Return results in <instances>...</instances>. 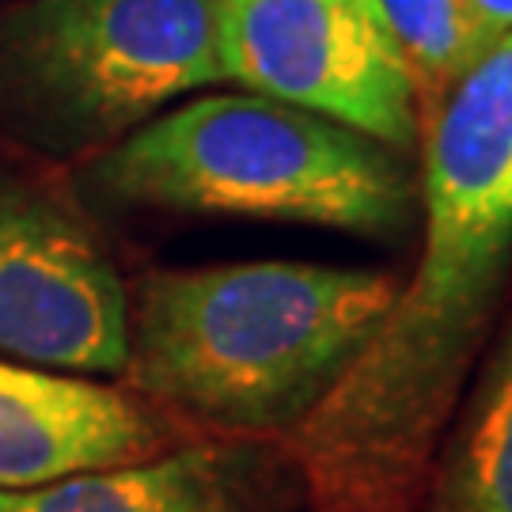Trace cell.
I'll return each mask as SVG.
<instances>
[{"label":"cell","instance_id":"6","mask_svg":"<svg viewBox=\"0 0 512 512\" xmlns=\"http://www.w3.org/2000/svg\"><path fill=\"white\" fill-rule=\"evenodd\" d=\"M224 80L406 152L421 107L376 0H217Z\"/></svg>","mask_w":512,"mask_h":512},{"label":"cell","instance_id":"9","mask_svg":"<svg viewBox=\"0 0 512 512\" xmlns=\"http://www.w3.org/2000/svg\"><path fill=\"white\" fill-rule=\"evenodd\" d=\"M437 471V512H512V315Z\"/></svg>","mask_w":512,"mask_h":512},{"label":"cell","instance_id":"7","mask_svg":"<svg viewBox=\"0 0 512 512\" xmlns=\"http://www.w3.org/2000/svg\"><path fill=\"white\" fill-rule=\"evenodd\" d=\"M183 440L186 421L133 387L0 357V490L126 467Z\"/></svg>","mask_w":512,"mask_h":512},{"label":"cell","instance_id":"8","mask_svg":"<svg viewBox=\"0 0 512 512\" xmlns=\"http://www.w3.org/2000/svg\"><path fill=\"white\" fill-rule=\"evenodd\" d=\"M300 478L281 452L239 440H183L160 456L38 490H0V512H289Z\"/></svg>","mask_w":512,"mask_h":512},{"label":"cell","instance_id":"4","mask_svg":"<svg viewBox=\"0 0 512 512\" xmlns=\"http://www.w3.org/2000/svg\"><path fill=\"white\" fill-rule=\"evenodd\" d=\"M224 84L217 0H8L0 137L88 164L190 92Z\"/></svg>","mask_w":512,"mask_h":512},{"label":"cell","instance_id":"1","mask_svg":"<svg viewBox=\"0 0 512 512\" xmlns=\"http://www.w3.org/2000/svg\"><path fill=\"white\" fill-rule=\"evenodd\" d=\"M425 239L327 399L285 437L300 512H418L512 274V31L421 110Z\"/></svg>","mask_w":512,"mask_h":512},{"label":"cell","instance_id":"11","mask_svg":"<svg viewBox=\"0 0 512 512\" xmlns=\"http://www.w3.org/2000/svg\"><path fill=\"white\" fill-rule=\"evenodd\" d=\"M482 23L490 27V35L501 38L512 31V0H471Z\"/></svg>","mask_w":512,"mask_h":512},{"label":"cell","instance_id":"5","mask_svg":"<svg viewBox=\"0 0 512 512\" xmlns=\"http://www.w3.org/2000/svg\"><path fill=\"white\" fill-rule=\"evenodd\" d=\"M129 285L73 186L0 160V357L122 376Z\"/></svg>","mask_w":512,"mask_h":512},{"label":"cell","instance_id":"3","mask_svg":"<svg viewBox=\"0 0 512 512\" xmlns=\"http://www.w3.org/2000/svg\"><path fill=\"white\" fill-rule=\"evenodd\" d=\"M76 198L118 213H198L399 236L418 186L403 152L255 92L160 110L76 167Z\"/></svg>","mask_w":512,"mask_h":512},{"label":"cell","instance_id":"12","mask_svg":"<svg viewBox=\"0 0 512 512\" xmlns=\"http://www.w3.org/2000/svg\"><path fill=\"white\" fill-rule=\"evenodd\" d=\"M4 4H8V0H0V8H4Z\"/></svg>","mask_w":512,"mask_h":512},{"label":"cell","instance_id":"2","mask_svg":"<svg viewBox=\"0 0 512 512\" xmlns=\"http://www.w3.org/2000/svg\"><path fill=\"white\" fill-rule=\"evenodd\" d=\"M399 277L311 262L152 270L129 289L126 387L228 437H289L395 304Z\"/></svg>","mask_w":512,"mask_h":512},{"label":"cell","instance_id":"10","mask_svg":"<svg viewBox=\"0 0 512 512\" xmlns=\"http://www.w3.org/2000/svg\"><path fill=\"white\" fill-rule=\"evenodd\" d=\"M376 12L410 69L421 110L433 107L497 42L471 0H376Z\"/></svg>","mask_w":512,"mask_h":512}]
</instances>
